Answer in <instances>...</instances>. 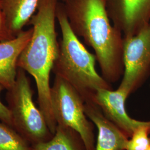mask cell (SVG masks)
I'll return each mask as SVG.
<instances>
[{
    "mask_svg": "<svg viewBox=\"0 0 150 150\" xmlns=\"http://www.w3.org/2000/svg\"><path fill=\"white\" fill-rule=\"evenodd\" d=\"M147 150H150V147H149V149H147Z\"/></svg>",
    "mask_w": 150,
    "mask_h": 150,
    "instance_id": "obj_17",
    "label": "cell"
},
{
    "mask_svg": "<svg viewBox=\"0 0 150 150\" xmlns=\"http://www.w3.org/2000/svg\"><path fill=\"white\" fill-rule=\"evenodd\" d=\"M70 27L93 50L103 79L110 84L123 76V35L111 21L105 0H62Z\"/></svg>",
    "mask_w": 150,
    "mask_h": 150,
    "instance_id": "obj_1",
    "label": "cell"
},
{
    "mask_svg": "<svg viewBox=\"0 0 150 150\" xmlns=\"http://www.w3.org/2000/svg\"><path fill=\"white\" fill-rule=\"evenodd\" d=\"M56 18L61 38L52 71L73 86L84 102H93L98 89H112V87L97 72L95 54L87 50L71 29L62 2L58 3Z\"/></svg>",
    "mask_w": 150,
    "mask_h": 150,
    "instance_id": "obj_3",
    "label": "cell"
},
{
    "mask_svg": "<svg viewBox=\"0 0 150 150\" xmlns=\"http://www.w3.org/2000/svg\"><path fill=\"white\" fill-rule=\"evenodd\" d=\"M59 1H62V0H59Z\"/></svg>",
    "mask_w": 150,
    "mask_h": 150,
    "instance_id": "obj_18",
    "label": "cell"
},
{
    "mask_svg": "<svg viewBox=\"0 0 150 150\" xmlns=\"http://www.w3.org/2000/svg\"><path fill=\"white\" fill-rule=\"evenodd\" d=\"M7 100L12 127L31 146L48 141L54 134L43 113L33 100V91L26 72L18 68L14 85L7 90Z\"/></svg>",
    "mask_w": 150,
    "mask_h": 150,
    "instance_id": "obj_4",
    "label": "cell"
},
{
    "mask_svg": "<svg viewBox=\"0 0 150 150\" xmlns=\"http://www.w3.org/2000/svg\"><path fill=\"white\" fill-rule=\"evenodd\" d=\"M123 74L118 88L129 96L150 73V23L133 36L123 37Z\"/></svg>",
    "mask_w": 150,
    "mask_h": 150,
    "instance_id": "obj_6",
    "label": "cell"
},
{
    "mask_svg": "<svg viewBox=\"0 0 150 150\" xmlns=\"http://www.w3.org/2000/svg\"></svg>",
    "mask_w": 150,
    "mask_h": 150,
    "instance_id": "obj_19",
    "label": "cell"
},
{
    "mask_svg": "<svg viewBox=\"0 0 150 150\" xmlns=\"http://www.w3.org/2000/svg\"><path fill=\"white\" fill-rule=\"evenodd\" d=\"M5 87L0 83V121L12 127L11 112L8 106L5 105L1 99V93Z\"/></svg>",
    "mask_w": 150,
    "mask_h": 150,
    "instance_id": "obj_15",
    "label": "cell"
},
{
    "mask_svg": "<svg viewBox=\"0 0 150 150\" xmlns=\"http://www.w3.org/2000/svg\"><path fill=\"white\" fill-rule=\"evenodd\" d=\"M32 150H86L80 135L73 129L57 125L51 139L32 145Z\"/></svg>",
    "mask_w": 150,
    "mask_h": 150,
    "instance_id": "obj_12",
    "label": "cell"
},
{
    "mask_svg": "<svg viewBox=\"0 0 150 150\" xmlns=\"http://www.w3.org/2000/svg\"><path fill=\"white\" fill-rule=\"evenodd\" d=\"M59 0H40L38 10L28 24L32 36L18 60V67L35 81L38 108L43 113L48 128L54 134L57 127L51 104L50 75L59 52L56 30L57 7Z\"/></svg>",
    "mask_w": 150,
    "mask_h": 150,
    "instance_id": "obj_2",
    "label": "cell"
},
{
    "mask_svg": "<svg viewBox=\"0 0 150 150\" xmlns=\"http://www.w3.org/2000/svg\"><path fill=\"white\" fill-rule=\"evenodd\" d=\"M129 96L126 92L118 87L115 91L112 89L100 88L95 94L93 102L105 116L129 138L134 131L146 121L134 120L128 115L126 101Z\"/></svg>",
    "mask_w": 150,
    "mask_h": 150,
    "instance_id": "obj_8",
    "label": "cell"
},
{
    "mask_svg": "<svg viewBox=\"0 0 150 150\" xmlns=\"http://www.w3.org/2000/svg\"><path fill=\"white\" fill-rule=\"evenodd\" d=\"M85 110L98 130L96 150H126L129 137L105 116L95 102H85Z\"/></svg>",
    "mask_w": 150,
    "mask_h": 150,
    "instance_id": "obj_9",
    "label": "cell"
},
{
    "mask_svg": "<svg viewBox=\"0 0 150 150\" xmlns=\"http://www.w3.org/2000/svg\"><path fill=\"white\" fill-rule=\"evenodd\" d=\"M150 121L136 129L129 138L126 150H147L150 147Z\"/></svg>",
    "mask_w": 150,
    "mask_h": 150,
    "instance_id": "obj_14",
    "label": "cell"
},
{
    "mask_svg": "<svg viewBox=\"0 0 150 150\" xmlns=\"http://www.w3.org/2000/svg\"><path fill=\"white\" fill-rule=\"evenodd\" d=\"M32 27L23 30L15 38L0 42V83L7 90L14 85L18 71L17 62L32 36Z\"/></svg>",
    "mask_w": 150,
    "mask_h": 150,
    "instance_id": "obj_10",
    "label": "cell"
},
{
    "mask_svg": "<svg viewBox=\"0 0 150 150\" xmlns=\"http://www.w3.org/2000/svg\"><path fill=\"white\" fill-rule=\"evenodd\" d=\"M40 0H0V8L11 34L16 37L38 10Z\"/></svg>",
    "mask_w": 150,
    "mask_h": 150,
    "instance_id": "obj_11",
    "label": "cell"
},
{
    "mask_svg": "<svg viewBox=\"0 0 150 150\" xmlns=\"http://www.w3.org/2000/svg\"><path fill=\"white\" fill-rule=\"evenodd\" d=\"M15 38L8 30L5 17L0 8V42L10 40Z\"/></svg>",
    "mask_w": 150,
    "mask_h": 150,
    "instance_id": "obj_16",
    "label": "cell"
},
{
    "mask_svg": "<svg viewBox=\"0 0 150 150\" xmlns=\"http://www.w3.org/2000/svg\"><path fill=\"white\" fill-rule=\"evenodd\" d=\"M51 97L57 125L76 131L80 135L86 150H96L94 124L86 115L85 102L80 93L67 81L55 75Z\"/></svg>",
    "mask_w": 150,
    "mask_h": 150,
    "instance_id": "obj_5",
    "label": "cell"
},
{
    "mask_svg": "<svg viewBox=\"0 0 150 150\" xmlns=\"http://www.w3.org/2000/svg\"><path fill=\"white\" fill-rule=\"evenodd\" d=\"M0 150H32V148L13 127L0 122Z\"/></svg>",
    "mask_w": 150,
    "mask_h": 150,
    "instance_id": "obj_13",
    "label": "cell"
},
{
    "mask_svg": "<svg viewBox=\"0 0 150 150\" xmlns=\"http://www.w3.org/2000/svg\"><path fill=\"white\" fill-rule=\"evenodd\" d=\"M113 25L123 37L136 34L150 22V0H105Z\"/></svg>",
    "mask_w": 150,
    "mask_h": 150,
    "instance_id": "obj_7",
    "label": "cell"
}]
</instances>
